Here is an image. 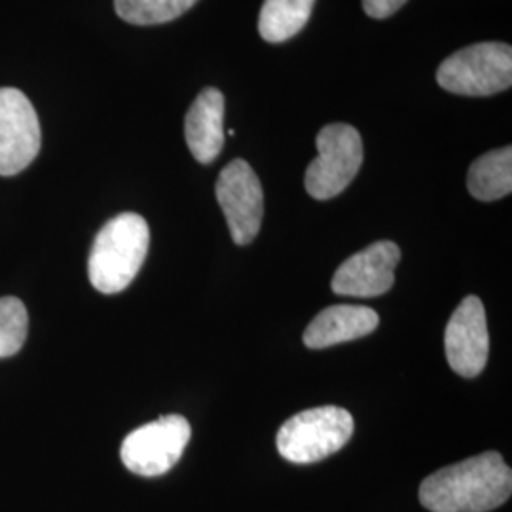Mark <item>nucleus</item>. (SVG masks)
<instances>
[{
  "instance_id": "1",
  "label": "nucleus",
  "mask_w": 512,
  "mask_h": 512,
  "mask_svg": "<svg viewBox=\"0 0 512 512\" xmlns=\"http://www.w3.org/2000/svg\"><path fill=\"white\" fill-rule=\"evenodd\" d=\"M511 494V467L501 454L484 452L427 476L420 503L431 512H490Z\"/></svg>"
},
{
  "instance_id": "2",
  "label": "nucleus",
  "mask_w": 512,
  "mask_h": 512,
  "mask_svg": "<svg viewBox=\"0 0 512 512\" xmlns=\"http://www.w3.org/2000/svg\"><path fill=\"white\" fill-rule=\"evenodd\" d=\"M148 247L150 230L141 215L122 213L110 219L95 236L88 260V275L95 291H126L145 264Z\"/></svg>"
},
{
  "instance_id": "3",
  "label": "nucleus",
  "mask_w": 512,
  "mask_h": 512,
  "mask_svg": "<svg viewBox=\"0 0 512 512\" xmlns=\"http://www.w3.org/2000/svg\"><path fill=\"white\" fill-rule=\"evenodd\" d=\"M355 421L346 408L319 406L298 412L277 433V452L298 465L317 463L342 450L353 437Z\"/></svg>"
},
{
  "instance_id": "4",
  "label": "nucleus",
  "mask_w": 512,
  "mask_h": 512,
  "mask_svg": "<svg viewBox=\"0 0 512 512\" xmlns=\"http://www.w3.org/2000/svg\"><path fill=\"white\" fill-rule=\"evenodd\" d=\"M440 88L456 95L488 97L512 84V48L505 42H478L442 61Z\"/></svg>"
},
{
  "instance_id": "5",
  "label": "nucleus",
  "mask_w": 512,
  "mask_h": 512,
  "mask_svg": "<svg viewBox=\"0 0 512 512\" xmlns=\"http://www.w3.org/2000/svg\"><path fill=\"white\" fill-rule=\"evenodd\" d=\"M317 158L308 165L304 186L313 200H332L357 177L365 148L361 133L349 124H329L317 135Z\"/></svg>"
},
{
  "instance_id": "6",
  "label": "nucleus",
  "mask_w": 512,
  "mask_h": 512,
  "mask_svg": "<svg viewBox=\"0 0 512 512\" xmlns=\"http://www.w3.org/2000/svg\"><path fill=\"white\" fill-rule=\"evenodd\" d=\"M192 435L190 423L179 414L164 416L131 431L122 442L120 458L131 473L160 476L183 458Z\"/></svg>"
},
{
  "instance_id": "7",
  "label": "nucleus",
  "mask_w": 512,
  "mask_h": 512,
  "mask_svg": "<svg viewBox=\"0 0 512 512\" xmlns=\"http://www.w3.org/2000/svg\"><path fill=\"white\" fill-rule=\"evenodd\" d=\"M215 194L232 239L238 245L253 243L264 217V192L255 169L245 160L230 162L220 171Z\"/></svg>"
},
{
  "instance_id": "8",
  "label": "nucleus",
  "mask_w": 512,
  "mask_h": 512,
  "mask_svg": "<svg viewBox=\"0 0 512 512\" xmlns=\"http://www.w3.org/2000/svg\"><path fill=\"white\" fill-rule=\"evenodd\" d=\"M40 124L27 95L0 88V175L12 177L37 158Z\"/></svg>"
},
{
  "instance_id": "9",
  "label": "nucleus",
  "mask_w": 512,
  "mask_h": 512,
  "mask_svg": "<svg viewBox=\"0 0 512 512\" xmlns=\"http://www.w3.org/2000/svg\"><path fill=\"white\" fill-rule=\"evenodd\" d=\"M446 359L463 378H476L488 363L490 332L478 296H467L452 313L444 332Z\"/></svg>"
},
{
  "instance_id": "10",
  "label": "nucleus",
  "mask_w": 512,
  "mask_h": 512,
  "mask_svg": "<svg viewBox=\"0 0 512 512\" xmlns=\"http://www.w3.org/2000/svg\"><path fill=\"white\" fill-rule=\"evenodd\" d=\"M401 260V249L393 241H376L336 270L332 291L340 296L374 298L387 293L395 283V268Z\"/></svg>"
},
{
  "instance_id": "11",
  "label": "nucleus",
  "mask_w": 512,
  "mask_h": 512,
  "mask_svg": "<svg viewBox=\"0 0 512 512\" xmlns=\"http://www.w3.org/2000/svg\"><path fill=\"white\" fill-rule=\"evenodd\" d=\"M224 109V95L217 88H205L186 112V145L200 164L215 162L224 147Z\"/></svg>"
},
{
  "instance_id": "12",
  "label": "nucleus",
  "mask_w": 512,
  "mask_h": 512,
  "mask_svg": "<svg viewBox=\"0 0 512 512\" xmlns=\"http://www.w3.org/2000/svg\"><path fill=\"white\" fill-rule=\"evenodd\" d=\"M380 325V315L366 306L338 304L315 315L304 332V344L310 349H325L346 344L372 334Z\"/></svg>"
},
{
  "instance_id": "13",
  "label": "nucleus",
  "mask_w": 512,
  "mask_h": 512,
  "mask_svg": "<svg viewBox=\"0 0 512 512\" xmlns=\"http://www.w3.org/2000/svg\"><path fill=\"white\" fill-rule=\"evenodd\" d=\"M467 188L480 202H495L512 192V148L490 150L473 162Z\"/></svg>"
},
{
  "instance_id": "14",
  "label": "nucleus",
  "mask_w": 512,
  "mask_h": 512,
  "mask_svg": "<svg viewBox=\"0 0 512 512\" xmlns=\"http://www.w3.org/2000/svg\"><path fill=\"white\" fill-rule=\"evenodd\" d=\"M315 0H266L260 8L258 33L270 44L296 37L310 21Z\"/></svg>"
},
{
  "instance_id": "15",
  "label": "nucleus",
  "mask_w": 512,
  "mask_h": 512,
  "mask_svg": "<svg viewBox=\"0 0 512 512\" xmlns=\"http://www.w3.org/2000/svg\"><path fill=\"white\" fill-rule=\"evenodd\" d=\"M200 0H114L116 14L131 25H162L181 18Z\"/></svg>"
},
{
  "instance_id": "16",
  "label": "nucleus",
  "mask_w": 512,
  "mask_h": 512,
  "mask_svg": "<svg viewBox=\"0 0 512 512\" xmlns=\"http://www.w3.org/2000/svg\"><path fill=\"white\" fill-rule=\"evenodd\" d=\"M29 332V315L16 296L0 298V359L16 355Z\"/></svg>"
},
{
  "instance_id": "17",
  "label": "nucleus",
  "mask_w": 512,
  "mask_h": 512,
  "mask_svg": "<svg viewBox=\"0 0 512 512\" xmlns=\"http://www.w3.org/2000/svg\"><path fill=\"white\" fill-rule=\"evenodd\" d=\"M408 0H363V8L370 18L384 19L399 12Z\"/></svg>"
}]
</instances>
